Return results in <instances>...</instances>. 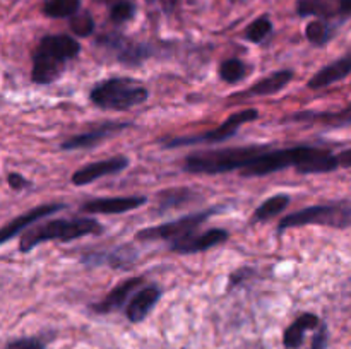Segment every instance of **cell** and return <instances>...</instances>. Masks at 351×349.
<instances>
[{"label":"cell","instance_id":"9","mask_svg":"<svg viewBox=\"0 0 351 349\" xmlns=\"http://www.w3.org/2000/svg\"><path fill=\"white\" fill-rule=\"evenodd\" d=\"M230 238V233L223 228H213L204 233H192V235L185 236V238L173 242L170 245V250L180 255H189V253H199L206 252V250L218 246L225 243Z\"/></svg>","mask_w":351,"mask_h":349},{"label":"cell","instance_id":"34","mask_svg":"<svg viewBox=\"0 0 351 349\" xmlns=\"http://www.w3.org/2000/svg\"><path fill=\"white\" fill-rule=\"evenodd\" d=\"M7 183H9V187L12 188V190H24V188L31 187V181L27 180V178H24L21 173H16V171L9 173Z\"/></svg>","mask_w":351,"mask_h":349},{"label":"cell","instance_id":"10","mask_svg":"<svg viewBox=\"0 0 351 349\" xmlns=\"http://www.w3.org/2000/svg\"><path fill=\"white\" fill-rule=\"evenodd\" d=\"M339 161L332 151L321 149V147L312 146H302L300 163L295 168V171L300 174H321V173H331V171L338 170Z\"/></svg>","mask_w":351,"mask_h":349},{"label":"cell","instance_id":"6","mask_svg":"<svg viewBox=\"0 0 351 349\" xmlns=\"http://www.w3.org/2000/svg\"><path fill=\"white\" fill-rule=\"evenodd\" d=\"M219 211H221L219 207L206 209V211L194 212V214L175 219V221L151 226V228H143L141 231L136 233V240L137 242H158V240H165V242L171 243L178 242V240L197 231L201 228V224H204L211 216H215Z\"/></svg>","mask_w":351,"mask_h":349},{"label":"cell","instance_id":"8","mask_svg":"<svg viewBox=\"0 0 351 349\" xmlns=\"http://www.w3.org/2000/svg\"><path fill=\"white\" fill-rule=\"evenodd\" d=\"M130 161L127 156H113L108 159L95 161V163L84 164L82 168L74 171L71 181L75 187H84V185L93 183L96 180H101V178L110 177V174H117L120 171H123L125 168H129Z\"/></svg>","mask_w":351,"mask_h":349},{"label":"cell","instance_id":"23","mask_svg":"<svg viewBox=\"0 0 351 349\" xmlns=\"http://www.w3.org/2000/svg\"><path fill=\"white\" fill-rule=\"evenodd\" d=\"M197 198V194L187 187H173L158 194V212H168L185 207Z\"/></svg>","mask_w":351,"mask_h":349},{"label":"cell","instance_id":"37","mask_svg":"<svg viewBox=\"0 0 351 349\" xmlns=\"http://www.w3.org/2000/svg\"><path fill=\"white\" fill-rule=\"evenodd\" d=\"M96 2H99V3H108L110 0H96Z\"/></svg>","mask_w":351,"mask_h":349},{"label":"cell","instance_id":"4","mask_svg":"<svg viewBox=\"0 0 351 349\" xmlns=\"http://www.w3.org/2000/svg\"><path fill=\"white\" fill-rule=\"evenodd\" d=\"M317 224L328 226V228L346 229L351 226V201H338L331 204L311 205V207L300 209L293 214L287 216L278 224V235L287 229L300 228V226Z\"/></svg>","mask_w":351,"mask_h":349},{"label":"cell","instance_id":"7","mask_svg":"<svg viewBox=\"0 0 351 349\" xmlns=\"http://www.w3.org/2000/svg\"><path fill=\"white\" fill-rule=\"evenodd\" d=\"M300 154L302 146L291 147V149H267L259 154L249 166L243 168L240 174L245 178L267 177L287 168H297L300 163Z\"/></svg>","mask_w":351,"mask_h":349},{"label":"cell","instance_id":"24","mask_svg":"<svg viewBox=\"0 0 351 349\" xmlns=\"http://www.w3.org/2000/svg\"><path fill=\"white\" fill-rule=\"evenodd\" d=\"M291 197L288 194H276L273 197L266 198L259 207L254 211L252 214V222H266L269 219H273L274 216H280L281 212H285V209L290 205Z\"/></svg>","mask_w":351,"mask_h":349},{"label":"cell","instance_id":"12","mask_svg":"<svg viewBox=\"0 0 351 349\" xmlns=\"http://www.w3.org/2000/svg\"><path fill=\"white\" fill-rule=\"evenodd\" d=\"M99 44H106L115 51V57L120 64L127 65V67H137L143 64L144 60L151 57L153 50L149 44L144 43H132V41L123 40L122 36H103L98 40Z\"/></svg>","mask_w":351,"mask_h":349},{"label":"cell","instance_id":"1","mask_svg":"<svg viewBox=\"0 0 351 349\" xmlns=\"http://www.w3.org/2000/svg\"><path fill=\"white\" fill-rule=\"evenodd\" d=\"M269 147L267 144H252V146L199 151L185 157L184 170L192 174H223L235 170L242 171Z\"/></svg>","mask_w":351,"mask_h":349},{"label":"cell","instance_id":"16","mask_svg":"<svg viewBox=\"0 0 351 349\" xmlns=\"http://www.w3.org/2000/svg\"><path fill=\"white\" fill-rule=\"evenodd\" d=\"M295 77V72L290 70V68H281V70L273 72L267 77L261 79L259 82L250 86L249 89L242 92H237V94H232L230 98L232 99H242V98H257V96H271L276 94V92L283 91Z\"/></svg>","mask_w":351,"mask_h":349},{"label":"cell","instance_id":"30","mask_svg":"<svg viewBox=\"0 0 351 349\" xmlns=\"http://www.w3.org/2000/svg\"><path fill=\"white\" fill-rule=\"evenodd\" d=\"M71 29L72 33L81 38L91 36L93 31H95V19H93V16L88 10L77 12L75 16L71 17Z\"/></svg>","mask_w":351,"mask_h":349},{"label":"cell","instance_id":"26","mask_svg":"<svg viewBox=\"0 0 351 349\" xmlns=\"http://www.w3.org/2000/svg\"><path fill=\"white\" fill-rule=\"evenodd\" d=\"M79 7L81 0H43V14L55 19L75 16Z\"/></svg>","mask_w":351,"mask_h":349},{"label":"cell","instance_id":"33","mask_svg":"<svg viewBox=\"0 0 351 349\" xmlns=\"http://www.w3.org/2000/svg\"><path fill=\"white\" fill-rule=\"evenodd\" d=\"M329 346V327L326 322H322L319 325V328L315 331L314 337H312V344L308 349H328Z\"/></svg>","mask_w":351,"mask_h":349},{"label":"cell","instance_id":"19","mask_svg":"<svg viewBox=\"0 0 351 349\" xmlns=\"http://www.w3.org/2000/svg\"><path fill=\"white\" fill-rule=\"evenodd\" d=\"M351 74V53L345 55V57L338 58V60L331 62V64L324 65L319 72H315L307 82V88L312 91L317 89L328 88V86L335 84V82L343 81Z\"/></svg>","mask_w":351,"mask_h":349},{"label":"cell","instance_id":"28","mask_svg":"<svg viewBox=\"0 0 351 349\" xmlns=\"http://www.w3.org/2000/svg\"><path fill=\"white\" fill-rule=\"evenodd\" d=\"M305 36H307V40L311 41L312 44H315V47H324V44H328L329 41L332 40L335 29H332L331 24L326 23V21L315 19L307 24V27H305Z\"/></svg>","mask_w":351,"mask_h":349},{"label":"cell","instance_id":"31","mask_svg":"<svg viewBox=\"0 0 351 349\" xmlns=\"http://www.w3.org/2000/svg\"><path fill=\"white\" fill-rule=\"evenodd\" d=\"M134 16H136V5L129 0H119L110 9V19L115 24L129 23Z\"/></svg>","mask_w":351,"mask_h":349},{"label":"cell","instance_id":"22","mask_svg":"<svg viewBox=\"0 0 351 349\" xmlns=\"http://www.w3.org/2000/svg\"><path fill=\"white\" fill-rule=\"evenodd\" d=\"M88 266H99V263H108L113 269H129L137 260V250L132 245H122L108 253H96V255H86L84 259Z\"/></svg>","mask_w":351,"mask_h":349},{"label":"cell","instance_id":"20","mask_svg":"<svg viewBox=\"0 0 351 349\" xmlns=\"http://www.w3.org/2000/svg\"><path fill=\"white\" fill-rule=\"evenodd\" d=\"M65 70V62L50 57L47 53L34 50L33 53V68H31V79L34 84L48 86L60 79Z\"/></svg>","mask_w":351,"mask_h":349},{"label":"cell","instance_id":"36","mask_svg":"<svg viewBox=\"0 0 351 349\" xmlns=\"http://www.w3.org/2000/svg\"><path fill=\"white\" fill-rule=\"evenodd\" d=\"M339 16H351V0H339Z\"/></svg>","mask_w":351,"mask_h":349},{"label":"cell","instance_id":"32","mask_svg":"<svg viewBox=\"0 0 351 349\" xmlns=\"http://www.w3.org/2000/svg\"><path fill=\"white\" fill-rule=\"evenodd\" d=\"M3 349H47V342L41 337L31 335V337L10 339Z\"/></svg>","mask_w":351,"mask_h":349},{"label":"cell","instance_id":"25","mask_svg":"<svg viewBox=\"0 0 351 349\" xmlns=\"http://www.w3.org/2000/svg\"><path fill=\"white\" fill-rule=\"evenodd\" d=\"M298 16H317V17H332L339 16V3L335 5L332 0H298L297 3Z\"/></svg>","mask_w":351,"mask_h":349},{"label":"cell","instance_id":"21","mask_svg":"<svg viewBox=\"0 0 351 349\" xmlns=\"http://www.w3.org/2000/svg\"><path fill=\"white\" fill-rule=\"evenodd\" d=\"M322 324L321 318L315 313L311 311H305L300 317L295 318L290 325L287 327L283 334V346L287 349H298L302 348L305 341V334L308 331H317L319 325Z\"/></svg>","mask_w":351,"mask_h":349},{"label":"cell","instance_id":"15","mask_svg":"<svg viewBox=\"0 0 351 349\" xmlns=\"http://www.w3.org/2000/svg\"><path fill=\"white\" fill-rule=\"evenodd\" d=\"M144 283L143 277H130V279L122 281V283L117 284L105 298H103L99 303L91 305V310L98 315H106L113 313V311L122 310L123 305L129 303V298L132 296L134 291H137V287Z\"/></svg>","mask_w":351,"mask_h":349},{"label":"cell","instance_id":"18","mask_svg":"<svg viewBox=\"0 0 351 349\" xmlns=\"http://www.w3.org/2000/svg\"><path fill=\"white\" fill-rule=\"evenodd\" d=\"M36 50L67 64L69 60L81 53V44L75 38L69 36V34H48V36L41 38Z\"/></svg>","mask_w":351,"mask_h":349},{"label":"cell","instance_id":"27","mask_svg":"<svg viewBox=\"0 0 351 349\" xmlns=\"http://www.w3.org/2000/svg\"><path fill=\"white\" fill-rule=\"evenodd\" d=\"M218 74L221 81L228 82V84H237L245 79V75L249 74V67L240 58H228V60L221 62Z\"/></svg>","mask_w":351,"mask_h":349},{"label":"cell","instance_id":"5","mask_svg":"<svg viewBox=\"0 0 351 349\" xmlns=\"http://www.w3.org/2000/svg\"><path fill=\"white\" fill-rule=\"evenodd\" d=\"M259 118V112L256 108L242 109V112L235 113V115L228 116L225 122L216 129L202 132L199 135H187V137H173V139L160 140L167 149H175V147H185V146H195V144H218L225 142V140L232 139L237 135L239 129L245 123L254 122Z\"/></svg>","mask_w":351,"mask_h":349},{"label":"cell","instance_id":"35","mask_svg":"<svg viewBox=\"0 0 351 349\" xmlns=\"http://www.w3.org/2000/svg\"><path fill=\"white\" fill-rule=\"evenodd\" d=\"M338 161H339V166L351 168V147L350 149L341 151V153L338 154Z\"/></svg>","mask_w":351,"mask_h":349},{"label":"cell","instance_id":"14","mask_svg":"<svg viewBox=\"0 0 351 349\" xmlns=\"http://www.w3.org/2000/svg\"><path fill=\"white\" fill-rule=\"evenodd\" d=\"M67 207L65 204H45V205H38V207H33L29 209L27 212H24V214H21L19 218L12 219V221L9 222V224H5L2 228V231H0V243L2 245H5L9 240H12L14 236H17L19 233L26 231L27 226H31L33 222L40 221V219L47 218V216H53L55 212L58 211H64V209Z\"/></svg>","mask_w":351,"mask_h":349},{"label":"cell","instance_id":"13","mask_svg":"<svg viewBox=\"0 0 351 349\" xmlns=\"http://www.w3.org/2000/svg\"><path fill=\"white\" fill-rule=\"evenodd\" d=\"M147 204L144 195H130V197H103L93 198L81 205V211L86 214H123Z\"/></svg>","mask_w":351,"mask_h":349},{"label":"cell","instance_id":"17","mask_svg":"<svg viewBox=\"0 0 351 349\" xmlns=\"http://www.w3.org/2000/svg\"><path fill=\"white\" fill-rule=\"evenodd\" d=\"M160 298L161 289L160 287L153 286V284L136 291V294L130 298V301L125 307L127 320L132 322V324H141L143 320H146V317L153 311V308L156 307Z\"/></svg>","mask_w":351,"mask_h":349},{"label":"cell","instance_id":"29","mask_svg":"<svg viewBox=\"0 0 351 349\" xmlns=\"http://www.w3.org/2000/svg\"><path fill=\"white\" fill-rule=\"evenodd\" d=\"M271 33H273V23L267 16H261L249 24L245 29V38L250 43H263Z\"/></svg>","mask_w":351,"mask_h":349},{"label":"cell","instance_id":"11","mask_svg":"<svg viewBox=\"0 0 351 349\" xmlns=\"http://www.w3.org/2000/svg\"><path fill=\"white\" fill-rule=\"evenodd\" d=\"M132 127L130 123L123 122H105L101 125L95 127V129L88 130L84 133H77V135L71 137L65 142H62V149L64 151H79V149H91L96 147L98 144H101L103 140H106L108 137L117 135L122 130Z\"/></svg>","mask_w":351,"mask_h":349},{"label":"cell","instance_id":"2","mask_svg":"<svg viewBox=\"0 0 351 349\" xmlns=\"http://www.w3.org/2000/svg\"><path fill=\"white\" fill-rule=\"evenodd\" d=\"M103 224L95 218H75V219H51L43 224L34 226L33 229H26L21 235L19 250L23 253L31 252L34 246L45 242L69 243L72 240L82 238L89 235H101Z\"/></svg>","mask_w":351,"mask_h":349},{"label":"cell","instance_id":"3","mask_svg":"<svg viewBox=\"0 0 351 349\" xmlns=\"http://www.w3.org/2000/svg\"><path fill=\"white\" fill-rule=\"evenodd\" d=\"M89 99L101 109L127 112L149 99V91L132 77H110L93 86Z\"/></svg>","mask_w":351,"mask_h":349}]
</instances>
